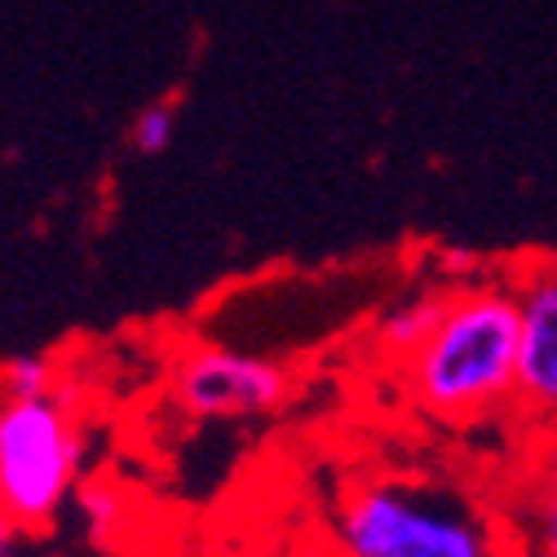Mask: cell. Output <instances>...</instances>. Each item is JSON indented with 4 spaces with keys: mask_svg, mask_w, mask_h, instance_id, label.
<instances>
[{
    "mask_svg": "<svg viewBox=\"0 0 557 557\" xmlns=\"http://www.w3.org/2000/svg\"><path fill=\"white\" fill-rule=\"evenodd\" d=\"M518 284L447 288L443 314L403 368L407 394L434 421L469 425L518 403Z\"/></svg>",
    "mask_w": 557,
    "mask_h": 557,
    "instance_id": "obj_1",
    "label": "cell"
},
{
    "mask_svg": "<svg viewBox=\"0 0 557 557\" xmlns=\"http://www.w3.org/2000/svg\"><path fill=\"white\" fill-rule=\"evenodd\" d=\"M341 557H522V535L465 486L372 473L336 509Z\"/></svg>",
    "mask_w": 557,
    "mask_h": 557,
    "instance_id": "obj_2",
    "label": "cell"
},
{
    "mask_svg": "<svg viewBox=\"0 0 557 557\" xmlns=\"http://www.w3.org/2000/svg\"><path fill=\"white\" fill-rule=\"evenodd\" d=\"M85 482V430L62 389L0 398V509L23 531L49 527Z\"/></svg>",
    "mask_w": 557,
    "mask_h": 557,
    "instance_id": "obj_3",
    "label": "cell"
},
{
    "mask_svg": "<svg viewBox=\"0 0 557 557\" xmlns=\"http://www.w3.org/2000/svg\"><path fill=\"white\" fill-rule=\"evenodd\" d=\"M173 403L195 421H244L288 398L293 376L265 355H244L218 341H190L169 372Z\"/></svg>",
    "mask_w": 557,
    "mask_h": 557,
    "instance_id": "obj_4",
    "label": "cell"
},
{
    "mask_svg": "<svg viewBox=\"0 0 557 557\" xmlns=\"http://www.w3.org/2000/svg\"><path fill=\"white\" fill-rule=\"evenodd\" d=\"M522 359L518 407L540 421H557V261H540L518 278Z\"/></svg>",
    "mask_w": 557,
    "mask_h": 557,
    "instance_id": "obj_5",
    "label": "cell"
},
{
    "mask_svg": "<svg viewBox=\"0 0 557 557\" xmlns=\"http://www.w3.org/2000/svg\"><path fill=\"white\" fill-rule=\"evenodd\" d=\"M443 301H447V293H416V297L398 301L376 327V350L394 363H407L416 355V345H421L430 336V327L438 323Z\"/></svg>",
    "mask_w": 557,
    "mask_h": 557,
    "instance_id": "obj_6",
    "label": "cell"
},
{
    "mask_svg": "<svg viewBox=\"0 0 557 557\" xmlns=\"http://www.w3.org/2000/svg\"><path fill=\"white\" fill-rule=\"evenodd\" d=\"M518 535H522L527 557H557V460L535 478L531 505H527V527Z\"/></svg>",
    "mask_w": 557,
    "mask_h": 557,
    "instance_id": "obj_7",
    "label": "cell"
},
{
    "mask_svg": "<svg viewBox=\"0 0 557 557\" xmlns=\"http://www.w3.org/2000/svg\"><path fill=\"white\" fill-rule=\"evenodd\" d=\"M76 509H81V522L89 535L107 540L120 531L128 505H124V492L111 482H81V492H76Z\"/></svg>",
    "mask_w": 557,
    "mask_h": 557,
    "instance_id": "obj_8",
    "label": "cell"
},
{
    "mask_svg": "<svg viewBox=\"0 0 557 557\" xmlns=\"http://www.w3.org/2000/svg\"><path fill=\"white\" fill-rule=\"evenodd\" d=\"M58 394V372L40 355H14L0 363V398H49Z\"/></svg>",
    "mask_w": 557,
    "mask_h": 557,
    "instance_id": "obj_9",
    "label": "cell"
},
{
    "mask_svg": "<svg viewBox=\"0 0 557 557\" xmlns=\"http://www.w3.org/2000/svg\"><path fill=\"white\" fill-rule=\"evenodd\" d=\"M173 124H177L173 102H156V107H147L143 115L133 120V147L143 151V156H160V151L173 143Z\"/></svg>",
    "mask_w": 557,
    "mask_h": 557,
    "instance_id": "obj_10",
    "label": "cell"
},
{
    "mask_svg": "<svg viewBox=\"0 0 557 557\" xmlns=\"http://www.w3.org/2000/svg\"><path fill=\"white\" fill-rule=\"evenodd\" d=\"M18 522L5 513V509H0V557H14V548H18Z\"/></svg>",
    "mask_w": 557,
    "mask_h": 557,
    "instance_id": "obj_11",
    "label": "cell"
},
{
    "mask_svg": "<svg viewBox=\"0 0 557 557\" xmlns=\"http://www.w3.org/2000/svg\"><path fill=\"white\" fill-rule=\"evenodd\" d=\"M553 261H557V244H553Z\"/></svg>",
    "mask_w": 557,
    "mask_h": 557,
    "instance_id": "obj_12",
    "label": "cell"
}]
</instances>
